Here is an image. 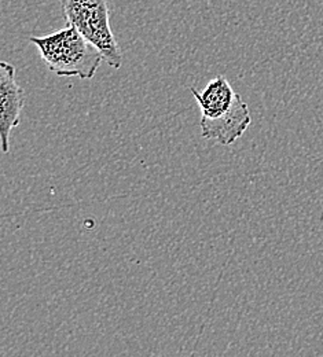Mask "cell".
<instances>
[{
  "label": "cell",
  "mask_w": 323,
  "mask_h": 357,
  "mask_svg": "<svg viewBox=\"0 0 323 357\" xmlns=\"http://www.w3.org/2000/svg\"><path fill=\"white\" fill-rule=\"evenodd\" d=\"M201 109V136L230 146L252 123L248 105L225 76L212 79L204 89H190Z\"/></svg>",
  "instance_id": "1"
},
{
  "label": "cell",
  "mask_w": 323,
  "mask_h": 357,
  "mask_svg": "<svg viewBox=\"0 0 323 357\" xmlns=\"http://www.w3.org/2000/svg\"><path fill=\"white\" fill-rule=\"evenodd\" d=\"M29 42L36 45L47 68L61 77L91 80L103 61L102 54L70 25Z\"/></svg>",
  "instance_id": "2"
},
{
  "label": "cell",
  "mask_w": 323,
  "mask_h": 357,
  "mask_svg": "<svg viewBox=\"0 0 323 357\" xmlns=\"http://www.w3.org/2000/svg\"><path fill=\"white\" fill-rule=\"evenodd\" d=\"M61 6L66 24L90 42L110 68H121L123 54L110 28L107 0H61Z\"/></svg>",
  "instance_id": "3"
},
{
  "label": "cell",
  "mask_w": 323,
  "mask_h": 357,
  "mask_svg": "<svg viewBox=\"0 0 323 357\" xmlns=\"http://www.w3.org/2000/svg\"><path fill=\"white\" fill-rule=\"evenodd\" d=\"M24 103V89L15 80V68L3 61L0 63V142L3 153H8L11 131L21 124Z\"/></svg>",
  "instance_id": "4"
}]
</instances>
